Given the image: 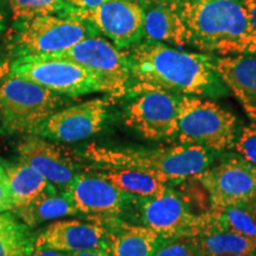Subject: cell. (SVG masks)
I'll use <instances>...</instances> for the list:
<instances>
[{
  "mask_svg": "<svg viewBox=\"0 0 256 256\" xmlns=\"http://www.w3.org/2000/svg\"><path fill=\"white\" fill-rule=\"evenodd\" d=\"M128 92L160 89L178 95L220 98L228 94L214 66V56L188 52L159 42H140L128 48Z\"/></svg>",
  "mask_w": 256,
  "mask_h": 256,
  "instance_id": "1",
  "label": "cell"
},
{
  "mask_svg": "<svg viewBox=\"0 0 256 256\" xmlns=\"http://www.w3.org/2000/svg\"><path fill=\"white\" fill-rule=\"evenodd\" d=\"M190 34V46L217 55H256L242 0H170Z\"/></svg>",
  "mask_w": 256,
  "mask_h": 256,
  "instance_id": "2",
  "label": "cell"
},
{
  "mask_svg": "<svg viewBox=\"0 0 256 256\" xmlns=\"http://www.w3.org/2000/svg\"><path fill=\"white\" fill-rule=\"evenodd\" d=\"M84 156L104 168H130L156 176L166 184L194 177L212 164L215 151L200 146L110 148L89 146Z\"/></svg>",
  "mask_w": 256,
  "mask_h": 256,
  "instance_id": "3",
  "label": "cell"
},
{
  "mask_svg": "<svg viewBox=\"0 0 256 256\" xmlns=\"http://www.w3.org/2000/svg\"><path fill=\"white\" fill-rule=\"evenodd\" d=\"M174 139L179 145L212 151L230 148L238 139V120L215 102L182 95Z\"/></svg>",
  "mask_w": 256,
  "mask_h": 256,
  "instance_id": "4",
  "label": "cell"
},
{
  "mask_svg": "<svg viewBox=\"0 0 256 256\" xmlns=\"http://www.w3.org/2000/svg\"><path fill=\"white\" fill-rule=\"evenodd\" d=\"M64 102L58 92L8 74L0 82V119L8 132L34 134Z\"/></svg>",
  "mask_w": 256,
  "mask_h": 256,
  "instance_id": "5",
  "label": "cell"
},
{
  "mask_svg": "<svg viewBox=\"0 0 256 256\" xmlns=\"http://www.w3.org/2000/svg\"><path fill=\"white\" fill-rule=\"evenodd\" d=\"M14 23V51L18 57L60 52L86 38L98 36L90 23L75 17L38 16Z\"/></svg>",
  "mask_w": 256,
  "mask_h": 256,
  "instance_id": "6",
  "label": "cell"
},
{
  "mask_svg": "<svg viewBox=\"0 0 256 256\" xmlns=\"http://www.w3.org/2000/svg\"><path fill=\"white\" fill-rule=\"evenodd\" d=\"M37 57L66 60L84 66L100 78L106 92L112 98H120L128 92L130 72L127 52L104 38L88 37L66 50Z\"/></svg>",
  "mask_w": 256,
  "mask_h": 256,
  "instance_id": "7",
  "label": "cell"
},
{
  "mask_svg": "<svg viewBox=\"0 0 256 256\" xmlns=\"http://www.w3.org/2000/svg\"><path fill=\"white\" fill-rule=\"evenodd\" d=\"M10 74L63 95L80 96L106 92L104 83L98 75L78 63L66 60L37 56L18 57L11 64Z\"/></svg>",
  "mask_w": 256,
  "mask_h": 256,
  "instance_id": "8",
  "label": "cell"
},
{
  "mask_svg": "<svg viewBox=\"0 0 256 256\" xmlns=\"http://www.w3.org/2000/svg\"><path fill=\"white\" fill-rule=\"evenodd\" d=\"M130 94L134 98L124 112V124L145 139H174L182 95L160 89H142Z\"/></svg>",
  "mask_w": 256,
  "mask_h": 256,
  "instance_id": "9",
  "label": "cell"
},
{
  "mask_svg": "<svg viewBox=\"0 0 256 256\" xmlns=\"http://www.w3.org/2000/svg\"><path fill=\"white\" fill-rule=\"evenodd\" d=\"M142 226L162 238H196L203 232L202 215H194L171 188L158 197H138L132 208Z\"/></svg>",
  "mask_w": 256,
  "mask_h": 256,
  "instance_id": "10",
  "label": "cell"
},
{
  "mask_svg": "<svg viewBox=\"0 0 256 256\" xmlns=\"http://www.w3.org/2000/svg\"><path fill=\"white\" fill-rule=\"evenodd\" d=\"M194 178L206 190L211 208L240 206L256 194V166L242 156L210 165Z\"/></svg>",
  "mask_w": 256,
  "mask_h": 256,
  "instance_id": "11",
  "label": "cell"
},
{
  "mask_svg": "<svg viewBox=\"0 0 256 256\" xmlns=\"http://www.w3.org/2000/svg\"><path fill=\"white\" fill-rule=\"evenodd\" d=\"M64 194L78 214H84L95 222L130 212L138 200V196L119 190L95 174H78L66 185Z\"/></svg>",
  "mask_w": 256,
  "mask_h": 256,
  "instance_id": "12",
  "label": "cell"
},
{
  "mask_svg": "<svg viewBox=\"0 0 256 256\" xmlns=\"http://www.w3.org/2000/svg\"><path fill=\"white\" fill-rule=\"evenodd\" d=\"M72 17L87 20L121 50L144 40L142 6L138 0H107L92 11L76 8Z\"/></svg>",
  "mask_w": 256,
  "mask_h": 256,
  "instance_id": "13",
  "label": "cell"
},
{
  "mask_svg": "<svg viewBox=\"0 0 256 256\" xmlns=\"http://www.w3.org/2000/svg\"><path fill=\"white\" fill-rule=\"evenodd\" d=\"M110 106L108 98H94L56 110L34 134L56 142H80L100 132L108 118Z\"/></svg>",
  "mask_w": 256,
  "mask_h": 256,
  "instance_id": "14",
  "label": "cell"
},
{
  "mask_svg": "<svg viewBox=\"0 0 256 256\" xmlns=\"http://www.w3.org/2000/svg\"><path fill=\"white\" fill-rule=\"evenodd\" d=\"M107 229L104 224L78 220L51 223L34 240L36 248H49L64 252L106 250Z\"/></svg>",
  "mask_w": 256,
  "mask_h": 256,
  "instance_id": "15",
  "label": "cell"
},
{
  "mask_svg": "<svg viewBox=\"0 0 256 256\" xmlns=\"http://www.w3.org/2000/svg\"><path fill=\"white\" fill-rule=\"evenodd\" d=\"M20 162L30 166L54 185H66L75 178V164L58 147L32 134L19 146Z\"/></svg>",
  "mask_w": 256,
  "mask_h": 256,
  "instance_id": "16",
  "label": "cell"
},
{
  "mask_svg": "<svg viewBox=\"0 0 256 256\" xmlns=\"http://www.w3.org/2000/svg\"><path fill=\"white\" fill-rule=\"evenodd\" d=\"M142 6L144 40L183 48L190 46V34L170 0H138Z\"/></svg>",
  "mask_w": 256,
  "mask_h": 256,
  "instance_id": "17",
  "label": "cell"
},
{
  "mask_svg": "<svg viewBox=\"0 0 256 256\" xmlns=\"http://www.w3.org/2000/svg\"><path fill=\"white\" fill-rule=\"evenodd\" d=\"M214 66L252 121H256V55L214 57Z\"/></svg>",
  "mask_w": 256,
  "mask_h": 256,
  "instance_id": "18",
  "label": "cell"
},
{
  "mask_svg": "<svg viewBox=\"0 0 256 256\" xmlns=\"http://www.w3.org/2000/svg\"><path fill=\"white\" fill-rule=\"evenodd\" d=\"M107 229L106 254L110 256H151L162 236L145 226L128 223L121 217L102 220Z\"/></svg>",
  "mask_w": 256,
  "mask_h": 256,
  "instance_id": "19",
  "label": "cell"
},
{
  "mask_svg": "<svg viewBox=\"0 0 256 256\" xmlns=\"http://www.w3.org/2000/svg\"><path fill=\"white\" fill-rule=\"evenodd\" d=\"M6 176L14 200V209L25 206L56 188L30 166L19 164L6 170Z\"/></svg>",
  "mask_w": 256,
  "mask_h": 256,
  "instance_id": "20",
  "label": "cell"
},
{
  "mask_svg": "<svg viewBox=\"0 0 256 256\" xmlns=\"http://www.w3.org/2000/svg\"><path fill=\"white\" fill-rule=\"evenodd\" d=\"M95 174L119 190L138 197H158L168 188V184L156 176L136 170L104 168V171L95 172Z\"/></svg>",
  "mask_w": 256,
  "mask_h": 256,
  "instance_id": "21",
  "label": "cell"
},
{
  "mask_svg": "<svg viewBox=\"0 0 256 256\" xmlns=\"http://www.w3.org/2000/svg\"><path fill=\"white\" fill-rule=\"evenodd\" d=\"M202 232L206 230H226L248 238L256 240V217L242 204L211 208L209 211L202 214Z\"/></svg>",
  "mask_w": 256,
  "mask_h": 256,
  "instance_id": "22",
  "label": "cell"
},
{
  "mask_svg": "<svg viewBox=\"0 0 256 256\" xmlns=\"http://www.w3.org/2000/svg\"><path fill=\"white\" fill-rule=\"evenodd\" d=\"M194 238L202 256H256V240L226 230H206Z\"/></svg>",
  "mask_w": 256,
  "mask_h": 256,
  "instance_id": "23",
  "label": "cell"
},
{
  "mask_svg": "<svg viewBox=\"0 0 256 256\" xmlns=\"http://www.w3.org/2000/svg\"><path fill=\"white\" fill-rule=\"evenodd\" d=\"M28 226H37L38 223L50 220H57L60 217L78 215V211L74 206L72 200L66 194H57V191L50 192L31 202L28 206L14 209Z\"/></svg>",
  "mask_w": 256,
  "mask_h": 256,
  "instance_id": "24",
  "label": "cell"
},
{
  "mask_svg": "<svg viewBox=\"0 0 256 256\" xmlns=\"http://www.w3.org/2000/svg\"><path fill=\"white\" fill-rule=\"evenodd\" d=\"M34 246L26 224L8 212L0 214V256H30Z\"/></svg>",
  "mask_w": 256,
  "mask_h": 256,
  "instance_id": "25",
  "label": "cell"
},
{
  "mask_svg": "<svg viewBox=\"0 0 256 256\" xmlns=\"http://www.w3.org/2000/svg\"><path fill=\"white\" fill-rule=\"evenodd\" d=\"M14 22L38 16L72 17L76 8L66 0H8Z\"/></svg>",
  "mask_w": 256,
  "mask_h": 256,
  "instance_id": "26",
  "label": "cell"
},
{
  "mask_svg": "<svg viewBox=\"0 0 256 256\" xmlns=\"http://www.w3.org/2000/svg\"><path fill=\"white\" fill-rule=\"evenodd\" d=\"M151 256H202L194 238H162Z\"/></svg>",
  "mask_w": 256,
  "mask_h": 256,
  "instance_id": "27",
  "label": "cell"
},
{
  "mask_svg": "<svg viewBox=\"0 0 256 256\" xmlns=\"http://www.w3.org/2000/svg\"><path fill=\"white\" fill-rule=\"evenodd\" d=\"M234 146L242 158L256 166V121L243 128Z\"/></svg>",
  "mask_w": 256,
  "mask_h": 256,
  "instance_id": "28",
  "label": "cell"
},
{
  "mask_svg": "<svg viewBox=\"0 0 256 256\" xmlns=\"http://www.w3.org/2000/svg\"><path fill=\"white\" fill-rule=\"evenodd\" d=\"M14 210V200L5 170L0 166V214Z\"/></svg>",
  "mask_w": 256,
  "mask_h": 256,
  "instance_id": "29",
  "label": "cell"
},
{
  "mask_svg": "<svg viewBox=\"0 0 256 256\" xmlns=\"http://www.w3.org/2000/svg\"><path fill=\"white\" fill-rule=\"evenodd\" d=\"M66 2L70 5H72L74 8L81 10V11H92V10L104 4L107 0H66Z\"/></svg>",
  "mask_w": 256,
  "mask_h": 256,
  "instance_id": "30",
  "label": "cell"
},
{
  "mask_svg": "<svg viewBox=\"0 0 256 256\" xmlns=\"http://www.w3.org/2000/svg\"><path fill=\"white\" fill-rule=\"evenodd\" d=\"M242 2L248 14L252 31L256 34V0H242Z\"/></svg>",
  "mask_w": 256,
  "mask_h": 256,
  "instance_id": "31",
  "label": "cell"
},
{
  "mask_svg": "<svg viewBox=\"0 0 256 256\" xmlns=\"http://www.w3.org/2000/svg\"><path fill=\"white\" fill-rule=\"evenodd\" d=\"M30 256H70V254L69 252L54 250V249H49V248L34 247Z\"/></svg>",
  "mask_w": 256,
  "mask_h": 256,
  "instance_id": "32",
  "label": "cell"
},
{
  "mask_svg": "<svg viewBox=\"0 0 256 256\" xmlns=\"http://www.w3.org/2000/svg\"><path fill=\"white\" fill-rule=\"evenodd\" d=\"M70 256H110L104 252L100 250H88V252H69Z\"/></svg>",
  "mask_w": 256,
  "mask_h": 256,
  "instance_id": "33",
  "label": "cell"
},
{
  "mask_svg": "<svg viewBox=\"0 0 256 256\" xmlns=\"http://www.w3.org/2000/svg\"><path fill=\"white\" fill-rule=\"evenodd\" d=\"M242 206H244L247 209L250 211V212L252 214L256 217V194L252 198H250V200L246 202V203H243Z\"/></svg>",
  "mask_w": 256,
  "mask_h": 256,
  "instance_id": "34",
  "label": "cell"
},
{
  "mask_svg": "<svg viewBox=\"0 0 256 256\" xmlns=\"http://www.w3.org/2000/svg\"><path fill=\"white\" fill-rule=\"evenodd\" d=\"M4 25H5V19H4V14H2V8H0V34H2V30H4Z\"/></svg>",
  "mask_w": 256,
  "mask_h": 256,
  "instance_id": "35",
  "label": "cell"
}]
</instances>
